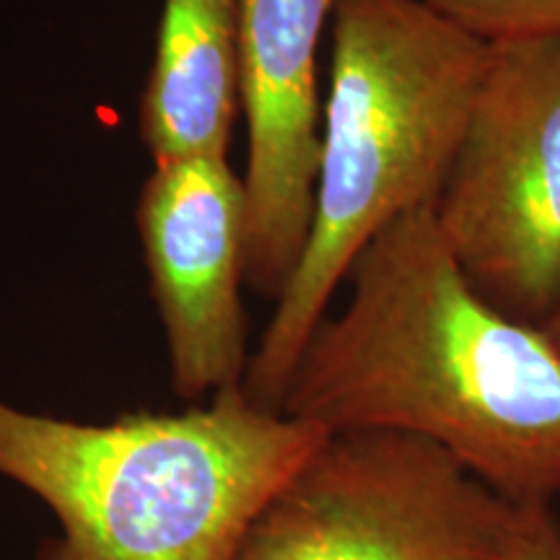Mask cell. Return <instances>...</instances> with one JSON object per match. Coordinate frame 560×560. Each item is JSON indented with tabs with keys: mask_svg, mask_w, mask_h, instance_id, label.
Listing matches in <instances>:
<instances>
[{
	"mask_svg": "<svg viewBox=\"0 0 560 560\" xmlns=\"http://www.w3.org/2000/svg\"><path fill=\"white\" fill-rule=\"evenodd\" d=\"M488 45L560 34V0H423Z\"/></svg>",
	"mask_w": 560,
	"mask_h": 560,
	"instance_id": "9",
	"label": "cell"
},
{
	"mask_svg": "<svg viewBox=\"0 0 560 560\" xmlns=\"http://www.w3.org/2000/svg\"><path fill=\"white\" fill-rule=\"evenodd\" d=\"M327 436L260 410L242 387L202 408L112 423L0 397V478L58 522L37 560H242L252 522Z\"/></svg>",
	"mask_w": 560,
	"mask_h": 560,
	"instance_id": "3",
	"label": "cell"
},
{
	"mask_svg": "<svg viewBox=\"0 0 560 560\" xmlns=\"http://www.w3.org/2000/svg\"><path fill=\"white\" fill-rule=\"evenodd\" d=\"M488 62V42L423 0H335L312 229L249 353L242 389L252 405L280 412L355 257L389 223L436 206Z\"/></svg>",
	"mask_w": 560,
	"mask_h": 560,
	"instance_id": "2",
	"label": "cell"
},
{
	"mask_svg": "<svg viewBox=\"0 0 560 560\" xmlns=\"http://www.w3.org/2000/svg\"><path fill=\"white\" fill-rule=\"evenodd\" d=\"M433 219L488 304L540 327L560 306V34L490 45Z\"/></svg>",
	"mask_w": 560,
	"mask_h": 560,
	"instance_id": "4",
	"label": "cell"
},
{
	"mask_svg": "<svg viewBox=\"0 0 560 560\" xmlns=\"http://www.w3.org/2000/svg\"><path fill=\"white\" fill-rule=\"evenodd\" d=\"M503 560H560V520L552 506H520Z\"/></svg>",
	"mask_w": 560,
	"mask_h": 560,
	"instance_id": "10",
	"label": "cell"
},
{
	"mask_svg": "<svg viewBox=\"0 0 560 560\" xmlns=\"http://www.w3.org/2000/svg\"><path fill=\"white\" fill-rule=\"evenodd\" d=\"M540 330L545 332V338L550 340V346L556 348V353L560 355V306H558L556 314H552L550 319H545V322H542Z\"/></svg>",
	"mask_w": 560,
	"mask_h": 560,
	"instance_id": "11",
	"label": "cell"
},
{
	"mask_svg": "<svg viewBox=\"0 0 560 560\" xmlns=\"http://www.w3.org/2000/svg\"><path fill=\"white\" fill-rule=\"evenodd\" d=\"M236 109V0H164L140 100V138L153 161L229 156Z\"/></svg>",
	"mask_w": 560,
	"mask_h": 560,
	"instance_id": "8",
	"label": "cell"
},
{
	"mask_svg": "<svg viewBox=\"0 0 560 560\" xmlns=\"http://www.w3.org/2000/svg\"><path fill=\"white\" fill-rule=\"evenodd\" d=\"M335 0H236L240 104L249 153L244 185V280L283 293L312 229L322 156L317 52Z\"/></svg>",
	"mask_w": 560,
	"mask_h": 560,
	"instance_id": "6",
	"label": "cell"
},
{
	"mask_svg": "<svg viewBox=\"0 0 560 560\" xmlns=\"http://www.w3.org/2000/svg\"><path fill=\"white\" fill-rule=\"evenodd\" d=\"M244 185L229 156L156 164L140 192L138 231L182 400L244 382Z\"/></svg>",
	"mask_w": 560,
	"mask_h": 560,
	"instance_id": "7",
	"label": "cell"
},
{
	"mask_svg": "<svg viewBox=\"0 0 560 560\" xmlns=\"http://www.w3.org/2000/svg\"><path fill=\"white\" fill-rule=\"evenodd\" d=\"M516 520L433 441L330 433L252 522L242 560H503Z\"/></svg>",
	"mask_w": 560,
	"mask_h": 560,
	"instance_id": "5",
	"label": "cell"
},
{
	"mask_svg": "<svg viewBox=\"0 0 560 560\" xmlns=\"http://www.w3.org/2000/svg\"><path fill=\"white\" fill-rule=\"evenodd\" d=\"M346 278V310L306 340L280 412L433 441L514 506H556L560 355L475 291L433 210L389 223Z\"/></svg>",
	"mask_w": 560,
	"mask_h": 560,
	"instance_id": "1",
	"label": "cell"
}]
</instances>
